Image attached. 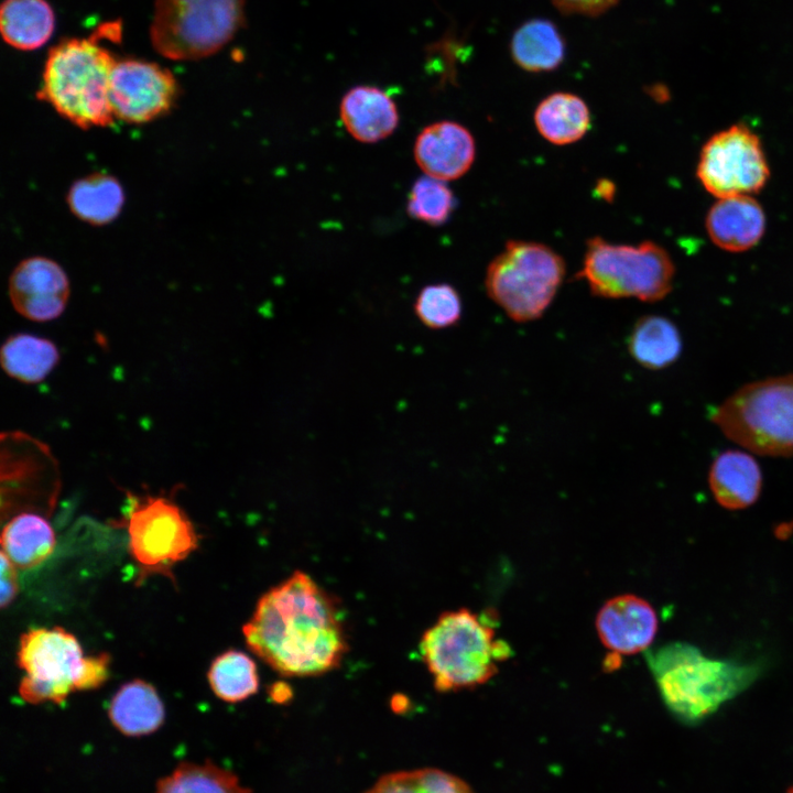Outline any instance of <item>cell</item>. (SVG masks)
<instances>
[{"label":"cell","mask_w":793,"mask_h":793,"mask_svg":"<svg viewBox=\"0 0 793 793\" xmlns=\"http://www.w3.org/2000/svg\"><path fill=\"white\" fill-rule=\"evenodd\" d=\"M242 634L259 659L286 677L328 673L348 651L338 600L302 571L262 594Z\"/></svg>","instance_id":"obj_1"},{"label":"cell","mask_w":793,"mask_h":793,"mask_svg":"<svg viewBox=\"0 0 793 793\" xmlns=\"http://www.w3.org/2000/svg\"><path fill=\"white\" fill-rule=\"evenodd\" d=\"M56 345L47 338L20 333L9 336L0 350V363L12 379L23 383L43 381L59 361Z\"/></svg>","instance_id":"obj_24"},{"label":"cell","mask_w":793,"mask_h":793,"mask_svg":"<svg viewBox=\"0 0 793 793\" xmlns=\"http://www.w3.org/2000/svg\"><path fill=\"white\" fill-rule=\"evenodd\" d=\"M706 230L711 241L730 252L754 247L765 231V215L750 195L718 198L706 216Z\"/></svg>","instance_id":"obj_16"},{"label":"cell","mask_w":793,"mask_h":793,"mask_svg":"<svg viewBox=\"0 0 793 793\" xmlns=\"http://www.w3.org/2000/svg\"><path fill=\"white\" fill-rule=\"evenodd\" d=\"M246 0H156L150 26L155 51L193 61L221 50L243 24Z\"/></svg>","instance_id":"obj_8"},{"label":"cell","mask_w":793,"mask_h":793,"mask_svg":"<svg viewBox=\"0 0 793 793\" xmlns=\"http://www.w3.org/2000/svg\"><path fill=\"white\" fill-rule=\"evenodd\" d=\"M113 727L128 737L155 732L164 723V704L156 689L143 680L124 683L113 694L108 706Z\"/></svg>","instance_id":"obj_19"},{"label":"cell","mask_w":793,"mask_h":793,"mask_svg":"<svg viewBox=\"0 0 793 793\" xmlns=\"http://www.w3.org/2000/svg\"><path fill=\"white\" fill-rule=\"evenodd\" d=\"M2 553L18 567L32 569L44 563L53 553L55 534L50 522L33 512L12 517L1 534Z\"/></svg>","instance_id":"obj_20"},{"label":"cell","mask_w":793,"mask_h":793,"mask_svg":"<svg viewBox=\"0 0 793 793\" xmlns=\"http://www.w3.org/2000/svg\"><path fill=\"white\" fill-rule=\"evenodd\" d=\"M564 14L599 15L612 8L619 0H551Z\"/></svg>","instance_id":"obj_32"},{"label":"cell","mask_w":793,"mask_h":793,"mask_svg":"<svg viewBox=\"0 0 793 793\" xmlns=\"http://www.w3.org/2000/svg\"><path fill=\"white\" fill-rule=\"evenodd\" d=\"M696 173L704 188L717 198L757 193L770 177L762 143L743 123L732 124L706 141Z\"/></svg>","instance_id":"obj_11"},{"label":"cell","mask_w":793,"mask_h":793,"mask_svg":"<svg viewBox=\"0 0 793 793\" xmlns=\"http://www.w3.org/2000/svg\"><path fill=\"white\" fill-rule=\"evenodd\" d=\"M90 39H68L51 48L37 97L80 129L108 127L115 115L110 77L116 64L111 53Z\"/></svg>","instance_id":"obj_4"},{"label":"cell","mask_w":793,"mask_h":793,"mask_svg":"<svg viewBox=\"0 0 793 793\" xmlns=\"http://www.w3.org/2000/svg\"><path fill=\"white\" fill-rule=\"evenodd\" d=\"M154 793H252L232 771L209 759L182 761L160 778Z\"/></svg>","instance_id":"obj_27"},{"label":"cell","mask_w":793,"mask_h":793,"mask_svg":"<svg viewBox=\"0 0 793 793\" xmlns=\"http://www.w3.org/2000/svg\"><path fill=\"white\" fill-rule=\"evenodd\" d=\"M475 140L467 128L454 121H438L416 137L414 159L427 176L447 182L463 176L475 160Z\"/></svg>","instance_id":"obj_15"},{"label":"cell","mask_w":793,"mask_h":793,"mask_svg":"<svg viewBox=\"0 0 793 793\" xmlns=\"http://www.w3.org/2000/svg\"><path fill=\"white\" fill-rule=\"evenodd\" d=\"M627 343L633 360L649 370H661L674 363L683 347L676 325L661 315L640 317Z\"/></svg>","instance_id":"obj_21"},{"label":"cell","mask_w":793,"mask_h":793,"mask_svg":"<svg viewBox=\"0 0 793 793\" xmlns=\"http://www.w3.org/2000/svg\"><path fill=\"white\" fill-rule=\"evenodd\" d=\"M207 678L214 694L227 703L246 700L259 691L260 685L254 661L232 649L213 660Z\"/></svg>","instance_id":"obj_28"},{"label":"cell","mask_w":793,"mask_h":793,"mask_svg":"<svg viewBox=\"0 0 793 793\" xmlns=\"http://www.w3.org/2000/svg\"><path fill=\"white\" fill-rule=\"evenodd\" d=\"M54 24V12L45 0H6L1 6V33L15 48H39L51 37Z\"/></svg>","instance_id":"obj_25"},{"label":"cell","mask_w":793,"mask_h":793,"mask_svg":"<svg viewBox=\"0 0 793 793\" xmlns=\"http://www.w3.org/2000/svg\"><path fill=\"white\" fill-rule=\"evenodd\" d=\"M70 211L80 220L104 226L115 220L124 205L120 182L106 173H93L73 183L67 193Z\"/></svg>","instance_id":"obj_23"},{"label":"cell","mask_w":793,"mask_h":793,"mask_svg":"<svg viewBox=\"0 0 793 793\" xmlns=\"http://www.w3.org/2000/svg\"><path fill=\"white\" fill-rule=\"evenodd\" d=\"M18 590V567L1 552V608L15 599Z\"/></svg>","instance_id":"obj_33"},{"label":"cell","mask_w":793,"mask_h":793,"mask_svg":"<svg viewBox=\"0 0 793 793\" xmlns=\"http://www.w3.org/2000/svg\"><path fill=\"white\" fill-rule=\"evenodd\" d=\"M340 120L347 132L362 143L388 138L399 124V111L387 91L374 86L349 89L339 105Z\"/></svg>","instance_id":"obj_17"},{"label":"cell","mask_w":793,"mask_h":793,"mask_svg":"<svg viewBox=\"0 0 793 793\" xmlns=\"http://www.w3.org/2000/svg\"><path fill=\"white\" fill-rule=\"evenodd\" d=\"M414 313L431 329H445L458 324L463 303L457 290L447 283L424 286L416 296Z\"/></svg>","instance_id":"obj_30"},{"label":"cell","mask_w":793,"mask_h":793,"mask_svg":"<svg viewBox=\"0 0 793 793\" xmlns=\"http://www.w3.org/2000/svg\"><path fill=\"white\" fill-rule=\"evenodd\" d=\"M454 205L453 192L446 183L425 175L413 184L406 210L416 220L439 226L448 220Z\"/></svg>","instance_id":"obj_31"},{"label":"cell","mask_w":793,"mask_h":793,"mask_svg":"<svg viewBox=\"0 0 793 793\" xmlns=\"http://www.w3.org/2000/svg\"><path fill=\"white\" fill-rule=\"evenodd\" d=\"M534 122L541 135L557 145L582 139L590 127L586 102L575 94L554 93L536 107Z\"/></svg>","instance_id":"obj_26"},{"label":"cell","mask_w":793,"mask_h":793,"mask_svg":"<svg viewBox=\"0 0 793 793\" xmlns=\"http://www.w3.org/2000/svg\"><path fill=\"white\" fill-rule=\"evenodd\" d=\"M178 86L173 74L139 59L117 61L110 77L109 97L115 118L127 123H146L170 112Z\"/></svg>","instance_id":"obj_12"},{"label":"cell","mask_w":793,"mask_h":793,"mask_svg":"<svg viewBox=\"0 0 793 793\" xmlns=\"http://www.w3.org/2000/svg\"><path fill=\"white\" fill-rule=\"evenodd\" d=\"M511 56L522 69L533 73L556 69L565 57V42L557 26L545 19H532L513 33Z\"/></svg>","instance_id":"obj_22"},{"label":"cell","mask_w":793,"mask_h":793,"mask_svg":"<svg viewBox=\"0 0 793 793\" xmlns=\"http://www.w3.org/2000/svg\"><path fill=\"white\" fill-rule=\"evenodd\" d=\"M647 662L663 703L678 719L696 723L756 680L758 669L729 660L711 659L683 642L665 644L647 654Z\"/></svg>","instance_id":"obj_2"},{"label":"cell","mask_w":793,"mask_h":793,"mask_svg":"<svg viewBox=\"0 0 793 793\" xmlns=\"http://www.w3.org/2000/svg\"><path fill=\"white\" fill-rule=\"evenodd\" d=\"M565 275V262L552 248L510 240L488 265V296L517 323L543 316Z\"/></svg>","instance_id":"obj_6"},{"label":"cell","mask_w":793,"mask_h":793,"mask_svg":"<svg viewBox=\"0 0 793 793\" xmlns=\"http://www.w3.org/2000/svg\"><path fill=\"white\" fill-rule=\"evenodd\" d=\"M739 446L761 456H793V373L747 383L711 413Z\"/></svg>","instance_id":"obj_5"},{"label":"cell","mask_w":793,"mask_h":793,"mask_svg":"<svg viewBox=\"0 0 793 793\" xmlns=\"http://www.w3.org/2000/svg\"><path fill=\"white\" fill-rule=\"evenodd\" d=\"M595 193L607 202H612L616 193V185L608 178H600L595 186Z\"/></svg>","instance_id":"obj_35"},{"label":"cell","mask_w":793,"mask_h":793,"mask_svg":"<svg viewBox=\"0 0 793 793\" xmlns=\"http://www.w3.org/2000/svg\"><path fill=\"white\" fill-rule=\"evenodd\" d=\"M420 652L441 693L486 684L512 654L497 637L492 617L468 608L443 612L423 633Z\"/></svg>","instance_id":"obj_3"},{"label":"cell","mask_w":793,"mask_h":793,"mask_svg":"<svg viewBox=\"0 0 793 793\" xmlns=\"http://www.w3.org/2000/svg\"><path fill=\"white\" fill-rule=\"evenodd\" d=\"M124 525L130 554L140 567L139 579L152 574L171 576L172 567L198 546L185 511L164 497L130 496Z\"/></svg>","instance_id":"obj_10"},{"label":"cell","mask_w":793,"mask_h":793,"mask_svg":"<svg viewBox=\"0 0 793 793\" xmlns=\"http://www.w3.org/2000/svg\"><path fill=\"white\" fill-rule=\"evenodd\" d=\"M708 485L716 502L723 508L746 509L760 496L761 468L749 453L725 450L715 458L709 468Z\"/></svg>","instance_id":"obj_18"},{"label":"cell","mask_w":793,"mask_h":793,"mask_svg":"<svg viewBox=\"0 0 793 793\" xmlns=\"http://www.w3.org/2000/svg\"><path fill=\"white\" fill-rule=\"evenodd\" d=\"M595 624L601 643L617 659L645 651L656 636L659 622L649 601L623 594L601 606Z\"/></svg>","instance_id":"obj_14"},{"label":"cell","mask_w":793,"mask_h":793,"mask_svg":"<svg viewBox=\"0 0 793 793\" xmlns=\"http://www.w3.org/2000/svg\"><path fill=\"white\" fill-rule=\"evenodd\" d=\"M391 707L395 713H403L409 707V699L404 695H394L391 699Z\"/></svg>","instance_id":"obj_36"},{"label":"cell","mask_w":793,"mask_h":793,"mask_svg":"<svg viewBox=\"0 0 793 793\" xmlns=\"http://www.w3.org/2000/svg\"><path fill=\"white\" fill-rule=\"evenodd\" d=\"M269 697L275 704H286L293 697L291 686L284 681H276L268 688Z\"/></svg>","instance_id":"obj_34"},{"label":"cell","mask_w":793,"mask_h":793,"mask_svg":"<svg viewBox=\"0 0 793 793\" xmlns=\"http://www.w3.org/2000/svg\"><path fill=\"white\" fill-rule=\"evenodd\" d=\"M674 274L670 254L653 241L615 245L594 237L587 240L577 278L585 280L596 296L653 303L671 292Z\"/></svg>","instance_id":"obj_7"},{"label":"cell","mask_w":793,"mask_h":793,"mask_svg":"<svg viewBox=\"0 0 793 793\" xmlns=\"http://www.w3.org/2000/svg\"><path fill=\"white\" fill-rule=\"evenodd\" d=\"M365 793H474L463 779L435 768L397 771L381 776Z\"/></svg>","instance_id":"obj_29"},{"label":"cell","mask_w":793,"mask_h":793,"mask_svg":"<svg viewBox=\"0 0 793 793\" xmlns=\"http://www.w3.org/2000/svg\"><path fill=\"white\" fill-rule=\"evenodd\" d=\"M70 294L69 280L52 259L31 257L21 261L9 278V297L14 309L33 322L59 317Z\"/></svg>","instance_id":"obj_13"},{"label":"cell","mask_w":793,"mask_h":793,"mask_svg":"<svg viewBox=\"0 0 793 793\" xmlns=\"http://www.w3.org/2000/svg\"><path fill=\"white\" fill-rule=\"evenodd\" d=\"M77 638L62 627L32 628L20 638L18 666L24 672L20 696L30 704H62L84 691L88 665Z\"/></svg>","instance_id":"obj_9"}]
</instances>
